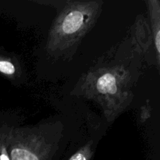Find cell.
<instances>
[{"mask_svg": "<svg viewBox=\"0 0 160 160\" xmlns=\"http://www.w3.org/2000/svg\"><path fill=\"white\" fill-rule=\"evenodd\" d=\"M8 134H4L0 135V160H10L9 154L7 152V139Z\"/></svg>", "mask_w": 160, "mask_h": 160, "instance_id": "obj_6", "label": "cell"}, {"mask_svg": "<svg viewBox=\"0 0 160 160\" xmlns=\"http://www.w3.org/2000/svg\"><path fill=\"white\" fill-rule=\"evenodd\" d=\"M0 72L6 75H13L16 73V69L9 61L0 60Z\"/></svg>", "mask_w": 160, "mask_h": 160, "instance_id": "obj_7", "label": "cell"}, {"mask_svg": "<svg viewBox=\"0 0 160 160\" xmlns=\"http://www.w3.org/2000/svg\"><path fill=\"white\" fill-rule=\"evenodd\" d=\"M91 156H92V150H91L90 145H88L87 146H84L78 152L75 153L69 160H89Z\"/></svg>", "mask_w": 160, "mask_h": 160, "instance_id": "obj_5", "label": "cell"}, {"mask_svg": "<svg viewBox=\"0 0 160 160\" xmlns=\"http://www.w3.org/2000/svg\"><path fill=\"white\" fill-rule=\"evenodd\" d=\"M100 8L98 2H71L67 6L52 30L48 49L60 51L78 42L92 28Z\"/></svg>", "mask_w": 160, "mask_h": 160, "instance_id": "obj_1", "label": "cell"}, {"mask_svg": "<svg viewBox=\"0 0 160 160\" xmlns=\"http://www.w3.org/2000/svg\"><path fill=\"white\" fill-rule=\"evenodd\" d=\"M117 78L110 72L103 73L97 80L96 87L99 93L103 95H114L118 91Z\"/></svg>", "mask_w": 160, "mask_h": 160, "instance_id": "obj_3", "label": "cell"}, {"mask_svg": "<svg viewBox=\"0 0 160 160\" xmlns=\"http://www.w3.org/2000/svg\"><path fill=\"white\" fill-rule=\"evenodd\" d=\"M27 138L24 141L12 139L10 147V160H48L49 150L41 145L36 138Z\"/></svg>", "mask_w": 160, "mask_h": 160, "instance_id": "obj_2", "label": "cell"}, {"mask_svg": "<svg viewBox=\"0 0 160 160\" xmlns=\"http://www.w3.org/2000/svg\"><path fill=\"white\" fill-rule=\"evenodd\" d=\"M152 4L154 6H151V13H152V20H154V23H152L153 31H154V41L156 44V51H157L158 56L159 55L160 51V30H159V2H157V5L155 6V2H152Z\"/></svg>", "mask_w": 160, "mask_h": 160, "instance_id": "obj_4", "label": "cell"}]
</instances>
